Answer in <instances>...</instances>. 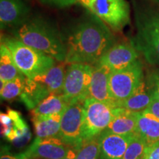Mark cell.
<instances>
[{
	"mask_svg": "<svg viewBox=\"0 0 159 159\" xmlns=\"http://www.w3.org/2000/svg\"><path fill=\"white\" fill-rule=\"evenodd\" d=\"M136 134L151 144L159 141V119L148 109L137 113Z\"/></svg>",
	"mask_w": 159,
	"mask_h": 159,
	"instance_id": "17",
	"label": "cell"
},
{
	"mask_svg": "<svg viewBox=\"0 0 159 159\" xmlns=\"http://www.w3.org/2000/svg\"><path fill=\"white\" fill-rule=\"evenodd\" d=\"M147 109L148 111H150L151 113H152L154 115H156L159 119V101L155 100L154 99L152 103L150 105V106Z\"/></svg>",
	"mask_w": 159,
	"mask_h": 159,
	"instance_id": "29",
	"label": "cell"
},
{
	"mask_svg": "<svg viewBox=\"0 0 159 159\" xmlns=\"http://www.w3.org/2000/svg\"><path fill=\"white\" fill-rule=\"evenodd\" d=\"M152 92L147 81L144 80L128 98L119 102L117 107L133 112H141L146 110L153 101Z\"/></svg>",
	"mask_w": 159,
	"mask_h": 159,
	"instance_id": "18",
	"label": "cell"
},
{
	"mask_svg": "<svg viewBox=\"0 0 159 159\" xmlns=\"http://www.w3.org/2000/svg\"><path fill=\"white\" fill-rule=\"evenodd\" d=\"M27 77L25 75H20L15 79L7 81L1 82L0 95L2 100L11 101L20 97L25 89Z\"/></svg>",
	"mask_w": 159,
	"mask_h": 159,
	"instance_id": "23",
	"label": "cell"
},
{
	"mask_svg": "<svg viewBox=\"0 0 159 159\" xmlns=\"http://www.w3.org/2000/svg\"><path fill=\"white\" fill-rule=\"evenodd\" d=\"M148 144L142 136L136 134L129 144L122 159H142Z\"/></svg>",
	"mask_w": 159,
	"mask_h": 159,
	"instance_id": "24",
	"label": "cell"
},
{
	"mask_svg": "<svg viewBox=\"0 0 159 159\" xmlns=\"http://www.w3.org/2000/svg\"><path fill=\"white\" fill-rule=\"evenodd\" d=\"M136 19L133 43L150 64L159 66V6L138 12Z\"/></svg>",
	"mask_w": 159,
	"mask_h": 159,
	"instance_id": "3",
	"label": "cell"
},
{
	"mask_svg": "<svg viewBox=\"0 0 159 159\" xmlns=\"http://www.w3.org/2000/svg\"><path fill=\"white\" fill-rule=\"evenodd\" d=\"M30 8L21 0H0L2 30L17 27L28 19Z\"/></svg>",
	"mask_w": 159,
	"mask_h": 159,
	"instance_id": "14",
	"label": "cell"
},
{
	"mask_svg": "<svg viewBox=\"0 0 159 159\" xmlns=\"http://www.w3.org/2000/svg\"><path fill=\"white\" fill-rule=\"evenodd\" d=\"M137 113L119 107L116 116L105 130L118 135L136 134Z\"/></svg>",
	"mask_w": 159,
	"mask_h": 159,
	"instance_id": "19",
	"label": "cell"
},
{
	"mask_svg": "<svg viewBox=\"0 0 159 159\" xmlns=\"http://www.w3.org/2000/svg\"><path fill=\"white\" fill-rule=\"evenodd\" d=\"M116 43L110 27L92 14L80 20L69 31L66 40L65 63L94 66Z\"/></svg>",
	"mask_w": 159,
	"mask_h": 159,
	"instance_id": "1",
	"label": "cell"
},
{
	"mask_svg": "<svg viewBox=\"0 0 159 159\" xmlns=\"http://www.w3.org/2000/svg\"><path fill=\"white\" fill-rule=\"evenodd\" d=\"M147 83L150 87L153 99L159 101V73L155 72L151 75Z\"/></svg>",
	"mask_w": 159,
	"mask_h": 159,
	"instance_id": "26",
	"label": "cell"
},
{
	"mask_svg": "<svg viewBox=\"0 0 159 159\" xmlns=\"http://www.w3.org/2000/svg\"><path fill=\"white\" fill-rule=\"evenodd\" d=\"M139 60V52L133 42L116 43L95 65L105 67L111 72L123 69Z\"/></svg>",
	"mask_w": 159,
	"mask_h": 159,
	"instance_id": "12",
	"label": "cell"
},
{
	"mask_svg": "<svg viewBox=\"0 0 159 159\" xmlns=\"http://www.w3.org/2000/svg\"><path fill=\"white\" fill-rule=\"evenodd\" d=\"M2 135L11 142L20 139L27 134V126L18 111L7 109V113H1Z\"/></svg>",
	"mask_w": 159,
	"mask_h": 159,
	"instance_id": "16",
	"label": "cell"
},
{
	"mask_svg": "<svg viewBox=\"0 0 159 159\" xmlns=\"http://www.w3.org/2000/svg\"><path fill=\"white\" fill-rule=\"evenodd\" d=\"M87 9L115 32L130 22V6L126 0H91Z\"/></svg>",
	"mask_w": 159,
	"mask_h": 159,
	"instance_id": "8",
	"label": "cell"
},
{
	"mask_svg": "<svg viewBox=\"0 0 159 159\" xmlns=\"http://www.w3.org/2000/svg\"><path fill=\"white\" fill-rule=\"evenodd\" d=\"M99 143L98 139H93L83 144L77 151L75 159H98L99 158Z\"/></svg>",
	"mask_w": 159,
	"mask_h": 159,
	"instance_id": "25",
	"label": "cell"
},
{
	"mask_svg": "<svg viewBox=\"0 0 159 159\" xmlns=\"http://www.w3.org/2000/svg\"><path fill=\"white\" fill-rule=\"evenodd\" d=\"M135 134L118 135L105 130L98 137L99 158L122 159Z\"/></svg>",
	"mask_w": 159,
	"mask_h": 159,
	"instance_id": "13",
	"label": "cell"
},
{
	"mask_svg": "<svg viewBox=\"0 0 159 159\" xmlns=\"http://www.w3.org/2000/svg\"><path fill=\"white\" fill-rule=\"evenodd\" d=\"M66 69L64 64L55 65L33 78H27L20 99L30 110L34 109L51 94H62Z\"/></svg>",
	"mask_w": 159,
	"mask_h": 159,
	"instance_id": "4",
	"label": "cell"
},
{
	"mask_svg": "<svg viewBox=\"0 0 159 159\" xmlns=\"http://www.w3.org/2000/svg\"><path fill=\"white\" fill-rule=\"evenodd\" d=\"M70 149L59 137H36L21 156L26 159H62Z\"/></svg>",
	"mask_w": 159,
	"mask_h": 159,
	"instance_id": "11",
	"label": "cell"
},
{
	"mask_svg": "<svg viewBox=\"0 0 159 159\" xmlns=\"http://www.w3.org/2000/svg\"><path fill=\"white\" fill-rule=\"evenodd\" d=\"M63 114L33 116L35 132L39 138L58 137Z\"/></svg>",
	"mask_w": 159,
	"mask_h": 159,
	"instance_id": "20",
	"label": "cell"
},
{
	"mask_svg": "<svg viewBox=\"0 0 159 159\" xmlns=\"http://www.w3.org/2000/svg\"><path fill=\"white\" fill-rule=\"evenodd\" d=\"M142 159H159V141L147 146Z\"/></svg>",
	"mask_w": 159,
	"mask_h": 159,
	"instance_id": "27",
	"label": "cell"
},
{
	"mask_svg": "<svg viewBox=\"0 0 159 159\" xmlns=\"http://www.w3.org/2000/svg\"><path fill=\"white\" fill-rule=\"evenodd\" d=\"M144 80L142 63L137 60L126 68L111 72L109 88L116 106L128 98Z\"/></svg>",
	"mask_w": 159,
	"mask_h": 159,
	"instance_id": "7",
	"label": "cell"
},
{
	"mask_svg": "<svg viewBox=\"0 0 159 159\" xmlns=\"http://www.w3.org/2000/svg\"><path fill=\"white\" fill-rule=\"evenodd\" d=\"M151 1L154 2H156V3L159 4V0H151Z\"/></svg>",
	"mask_w": 159,
	"mask_h": 159,
	"instance_id": "33",
	"label": "cell"
},
{
	"mask_svg": "<svg viewBox=\"0 0 159 159\" xmlns=\"http://www.w3.org/2000/svg\"><path fill=\"white\" fill-rule=\"evenodd\" d=\"M91 0H78V2H80L83 6H84L85 8L89 7Z\"/></svg>",
	"mask_w": 159,
	"mask_h": 159,
	"instance_id": "32",
	"label": "cell"
},
{
	"mask_svg": "<svg viewBox=\"0 0 159 159\" xmlns=\"http://www.w3.org/2000/svg\"><path fill=\"white\" fill-rule=\"evenodd\" d=\"M19 157H20V158H21V159H26L25 158H24V157L21 156H21H19Z\"/></svg>",
	"mask_w": 159,
	"mask_h": 159,
	"instance_id": "34",
	"label": "cell"
},
{
	"mask_svg": "<svg viewBox=\"0 0 159 159\" xmlns=\"http://www.w3.org/2000/svg\"><path fill=\"white\" fill-rule=\"evenodd\" d=\"M92 66L71 63L66 71L62 94L69 102L84 101L89 97Z\"/></svg>",
	"mask_w": 159,
	"mask_h": 159,
	"instance_id": "10",
	"label": "cell"
},
{
	"mask_svg": "<svg viewBox=\"0 0 159 159\" xmlns=\"http://www.w3.org/2000/svg\"><path fill=\"white\" fill-rule=\"evenodd\" d=\"M23 74L13 61L11 51L1 41L0 45V81L7 82Z\"/></svg>",
	"mask_w": 159,
	"mask_h": 159,
	"instance_id": "22",
	"label": "cell"
},
{
	"mask_svg": "<svg viewBox=\"0 0 159 159\" xmlns=\"http://www.w3.org/2000/svg\"><path fill=\"white\" fill-rule=\"evenodd\" d=\"M69 103L63 94H51L33 109L32 113L33 116L63 114Z\"/></svg>",
	"mask_w": 159,
	"mask_h": 159,
	"instance_id": "21",
	"label": "cell"
},
{
	"mask_svg": "<svg viewBox=\"0 0 159 159\" xmlns=\"http://www.w3.org/2000/svg\"><path fill=\"white\" fill-rule=\"evenodd\" d=\"M0 159H21L19 156H13L10 154H2Z\"/></svg>",
	"mask_w": 159,
	"mask_h": 159,
	"instance_id": "31",
	"label": "cell"
},
{
	"mask_svg": "<svg viewBox=\"0 0 159 159\" xmlns=\"http://www.w3.org/2000/svg\"><path fill=\"white\" fill-rule=\"evenodd\" d=\"M43 3L47 4L51 6H55L56 7H66L77 3L78 0H41Z\"/></svg>",
	"mask_w": 159,
	"mask_h": 159,
	"instance_id": "28",
	"label": "cell"
},
{
	"mask_svg": "<svg viewBox=\"0 0 159 159\" xmlns=\"http://www.w3.org/2000/svg\"><path fill=\"white\" fill-rule=\"evenodd\" d=\"M77 155V150H75V149H70L69 152L67 154V156L64 157V158L62 159H75V157H76Z\"/></svg>",
	"mask_w": 159,
	"mask_h": 159,
	"instance_id": "30",
	"label": "cell"
},
{
	"mask_svg": "<svg viewBox=\"0 0 159 159\" xmlns=\"http://www.w3.org/2000/svg\"><path fill=\"white\" fill-rule=\"evenodd\" d=\"M1 41L11 51L17 68L27 78H33L55 65L53 57L25 44L16 38L2 35Z\"/></svg>",
	"mask_w": 159,
	"mask_h": 159,
	"instance_id": "5",
	"label": "cell"
},
{
	"mask_svg": "<svg viewBox=\"0 0 159 159\" xmlns=\"http://www.w3.org/2000/svg\"><path fill=\"white\" fill-rule=\"evenodd\" d=\"M83 101L71 102L62 114L58 137L77 151L83 145Z\"/></svg>",
	"mask_w": 159,
	"mask_h": 159,
	"instance_id": "9",
	"label": "cell"
},
{
	"mask_svg": "<svg viewBox=\"0 0 159 159\" xmlns=\"http://www.w3.org/2000/svg\"><path fill=\"white\" fill-rule=\"evenodd\" d=\"M111 71L99 65L92 66L91 80L89 87V97L101 102L116 106V102L110 92L109 76Z\"/></svg>",
	"mask_w": 159,
	"mask_h": 159,
	"instance_id": "15",
	"label": "cell"
},
{
	"mask_svg": "<svg viewBox=\"0 0 159 159\" xmlns=\"http://www.w3.org/2000/svg\"><path fill=\"white\" fill-rule=\"evenodd\" d=\"M83 139L84 144L93 139H98L116 116L119 107L88 97L83 101Z\"/></svg>",
	"mask_w": 159,
	"mask_h": 159,
	"instance_id": "6",
	"label": "cell"
},
{
	"mask_svg": "<svg viewBox=\"0 0 159 159\" xmlns=\"http://www.w3.org/2000/svg\"><path fill=\"white\" fill-rule=\"evenodd\" d=\"M14 37L25 44L58 62H64L66 57V40L50 24L41 18L27 19L16 28Z\"/></svg>",
	"mask_w": 159,
	"mask_h": 159,
	"instance_id": "2",
	"label": "cell"
}]
</instances>
